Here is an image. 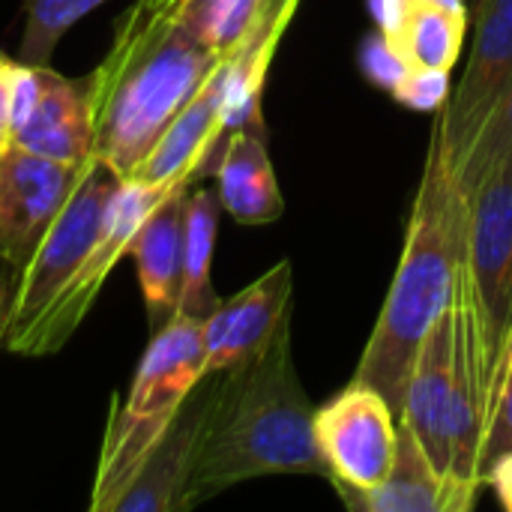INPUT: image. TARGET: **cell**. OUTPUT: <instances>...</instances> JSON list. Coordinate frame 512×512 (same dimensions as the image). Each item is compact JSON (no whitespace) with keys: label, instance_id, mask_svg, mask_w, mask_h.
<instances>
[{"label":"cell","instance_id":"obj_30","mask_svg":"<svg viewBox=\"0 0 512 512\" xmlns=\"http://www.w3.org/2000/svg\"><path fill=\"white\" fill-rule=\"evenodd\" d=\"M411 3H429V6L447 9V12H468V9H465V0H408V6H411Z\"/></svg>","mask_w":512,"mask_h":512},{"label":"cell","instance_id":"obj_19","mask_svg":"<svg viewBox=\"0 0 512 512\" xmlns=\"http://www.w3.org/2000/svg\"><path fill=\"white\" fill-rule=\"evenodd\" d=\"M219 195L213 189L186 192L183 210V279H180V303L177 315L207 321L222 303L213 291V249L219 231Z\"/></svg>","mask_w":512,"mask_h":512},{"label":"cell","instance_id":"obj_5","mask_svg":"<svg viewBox=\"0 0 512 512\" xmlns=\"http://www.w3.org/2000/svg\"><path fill=\"white\" fill-rule=\"evenodd\" d=\"M207 375L204 321L174 315L150 336L129 393L111 399V414L99 450L90 492V512H111L141 459L180 411L183 399Z\"/></svg>","mask_w":512,"mask_h":512},{"label":"cell","instance_id":"obj_18","mask_svg":"<svg viewBox=\"0 0 512 512\" xmlns=\"http://www.w3.org/2000/svg\"><path fill=\"white\" fill-rule=\"evenodd\" d=\"M342 504L357 512H459L447 477L429 462L411 429L399 420V450L390 474L369 492L336 489Z\"/></svg>","mask_w":512,"mask_h":512},{"label":"cell","instance_id":"obj_2","mask_svg":"<svg viewBox=\"0 0 512 512\" xmlns=\"http://www.w3.org/2000/svg\"><path fill=\"white\" fill-rule=\"evenodd\" d=\"M468 210L471 198L459 189L444 138L435 126L408 219L402 258L354 372V381L375 387L390 402L396 417L402 414L405 387L423 339L453 306L468 237Z\"/></svg>","mask_w":512,"mask_h":512},{"label":"cell","instance_id":"obj_29","mask_svg":"<svg viewBox=\"0 0 512 512\" xmlns=\"http://www.w3.org/2000/svg\"><path fill=\"white\" fill-rule=\"evenodd\" d=\"M6 306H9V279L0 264V351H3V333H6Z\"/></svg>","mask_w":512,"mask_h":512},{"label":"cell","instance_id":"obj_6","mask_svg":"<svg viewBox=\"0 0 512 512\" xmlns=\"http://www.w3.org/2000/svg\"><path fill=\"white\" fill-rule=\"evenodd\" d=\"M183 186H192V183H144L135 177L120 180L105 204L99 237L90 246V252L84 255L78 273L57 294V300L39 315V321L15 342V348L9 354H21V357L57 354L72 339V333L81 327V321L90 315V309H93L102 285L108 282L111 270L117 267V261L123 255H129V246H132V237L138 234V228L147 222V216L162 201H168Z\"/></svg>","mask_w":512,"mask_h":512},{"label":"cell","instance_id":"obj_10","mask_svg":"<svg viewBox=\"0 0 512 512\" xmlns=\"http://www.w3.org/2000/svg\"><path fill=\"white\" fill-rule=\"evenodd\" d=\"M512 84V0H477L474 45L459 87L438 108V132L456 168Z\"/></svg>","mask_w":512,"mask_h":512},{"label":"cell","instance_id":"obj_24","mask_svg":"<svg viewBox=\"0 0 512 512\" xmlns=\"http://www.w3.org/2000/svg\"><path fill=\"white\" fill-rule=\"evenodd\" d=\"M390 96L411 111H438L450 99V72L447 69H408Z\"/></svg>","mask_w":512,"mask_h":512},{"label":"cell","instance_id":"obj_20","mask_svg":"<svg viewBox=\"0 0 512 512\" xmlns=\"http://www.w3.org/2000/svg\"><path fill=\"white\" fill-rule=\"evenodd\" d=\"M468 12H447L429 3H411L402 21L387 33L408 69H453L465 42Z\"/></svg>","mask_w":512,"mask_h":512},{"label":"cell","instance_id":"obj_28","mask_svg":"<svg viewBox=\"0 0 512 512\" xmlns=\"http://www.w3.org/2000/svg\"><path fill=\"white\" fill-rule=\"evenodd\" d=\"M369 9H372L378 27L390 33L402 21V15L408 9V0H369Z\"/></svg>","mask_w":512,"mask_h":512},{"label":"cell","instance_id":"obj_23","mask_svg":"<svg viewBox=\"0 0 512 512\" xmlns=\"http://www.w3.org/2000/svg\"><path fill=\"white\" fill-rule=\"evenodd\" d=\"M360 69H363V75H366L375 87L393 93L396 84L405 78L408 63L402 60V54H399L396 45L390 42L387 30L378 27V30H372V33L360 42Z\"/></svg>","mask_w":512,"mask_h":512},{"label":"cell","instance_id":"obj_7","mask_svg":"<svg viewBox=\"0 0 512 512\" xmlns=\"http://www.w3.org/2000/svg\"><path fill=\"white\" fill-rule=\"evenodd\" d=\"M120 177H114L102 162L90 159L78 186L72 189L69 201L15 276L9 288L6 306V333L3 351H12L15 342L39 321V315L57 300V294L69 285L78 273L84 255L99 237L105 204L114 192Z\"/></svg>","mask_w":512,"mask_h":512},{"label":"cell","instance_id":"obj_9","mask_svg":"<svg viewBox=\"0 0 512 512\" xmlns=\"http://www.w3.org/2000/svg\"><path fill=\"white\" fill-rule=\"evenodd\" d=\"M12 144L60 165L93 159V102L87 78L18 60L12 87Z\"/></svg>","mask_w":512,"mask_h":512},{"label":"cell","instance_id":"obj_11","mask_svg":"<svg viewBox=\"0 0 512 512\" xmlns=\"http://www.w3.org/2000/svg\"><path fill=\"white\" fill-rule=\"evenodd\" d=\"M84 168L51 162L15 144L0 153V264L9 288L69 201Z\"/></svg>","mask_w":512,"mask_h":512},{"label":"cell","instance_id":"obj_27","mask_svg":"<svg viewBox=\"0 0 512 512\" xmlns=\"http://www.w3.org/2000/svg\"><path fill=\"white\" fill-rule=\"evenodd\" d=\"M483 483H486V489H492V492L498 495L501 507L512 512V453L498 456V459L489 465Z\"/></svg>","mask_w":512,"mask_h":512},{"label":"cell","instance_id":"obj_4","mask_svg":"<svg viewBox=\"0 0 512 512\" xmlns=\"http://www.w3.org/2000/svg\"><path fill=\"white\" fill-rule=\"evenodd\" d=\"M453 315L489 432L512 345V150L471 195Z\"/></svg>","mask_w":512,"mask_h":512},{"label":"cell","instance_id":"obj_8","mask_svg":"<svg viewBox=\"0 0 512 512\" xmlns=\"http://www.w3.org/2000/svg\"><path fill=\"white\" fill-rule=\"evenodd\" d=\"M312 426L333 489L369 492L390 474L399 450V417L375 387L351 381L315 408Z\"/></svg>","mask_w":512,"mask_h":512},{"label":"cell","instance_id":"obj_3","mask_svg":"<svg viewBox=\"0 0 512 512\" xmlns=\"http://www.w3.org/2000/svg\"><path fill=\"white\" fill-rule=\"evenodd\" d=\"M219 54L186 27L138 33L114 27L111 48L87 75L93 102V159L114 177L135 174L174 114L219 66Z\"/></svg>","mask_w":512,"mask_h":512},{"label":"cell","instance_id":"obj_21","mask_svg":"<svg viewBox=\"0 0 512 512\" xmlns=\"http://www.w3.org/2000/svg\"><path fill=\"white\" fill-rule=\"evenodd\" d=\"M108 0H21L24 33L18 45V60L27 66H51L60 39L84 15L105 6Z\"/></svg>","mask_w":512,"mask_h":512},{"label":"cell","instance_id":"obj_25","mask_svg":"<svg viewBox=\"0 0 512 512\" xmlns=\"http://www.w3.org/2000/svg\"><path fill=\"white\" fill-rule=\"evenodd\" d=\"M504 453H512V381L504 387V393L498 399V408H495V417L489 423L483 453H480V477H486L489 465Z\"/></svg>","mask_w":512,"mask_h":512},{"label":"cell","instance_id":"obj_15","mask_svg":"<svg viewBox=\"0 0 512 512\" xmlns=\"http://www.w3.org/2000/svg\"><path fill=\"white\" fill-rule=\"evenodd\" d=\"M453 360H456V315L450 306L423 339L399 414V420L411 429V435L417 438L429 462L447 477V483H450V453H453V387H456Z\"/></svg>","mask_w":512,"mask_h":512},{"label":"cell","instance_id":"obj_1","mask_svg":"<svg viewBox=\"0 0 512 512\" xmlns=\"http://www.w3.org/2000/svg\"><path fill=\"white\" fill-rule=\"evenodd\" d=\"M312 420L315 408L294 366L288 318L255 360L216 372L183 510L270 474L330 480L315 444Z\"/></svg>","mask_w":512,"mask_h":512},{"label":"cell","instance_id":"obj_31","mask_svg":"<svg viewBox=\"0 0 512 512\" xmlns=\"http://www.w3.org/2000/svg\"><path fill=\"white\" fill-rule=\"evenodd\" d=\"M512 381V345H510V354H507V369H504V387ZM504 387H501V393H504Z\"/></svg>","mask_w":512,"mask_h":512},{"label":"cell","instance_id":"obj_17","mask_svg":"<svg viewBox=\"0 0 512 512\" xmlns=\"http://www.w3.org/2000/svg\"><path fill=\"white\" fill-rule=\"evenodd\" d=\"M213 177L222 210L240 225H270L285 213V198L267 153V135L249 129L231 132Z\"/></svg>","mask_w":512,"mask_h":512},{"label":"cell","instance_id":"obj_22","mask_svg":"<svg viewBox=\"0 0 512 512\" xmlns=\"http://www.w3.org/2000/svg\"><path fill=\"white\" fill-rule=\"evenodd\" d=\"M512 150V84L498 99L492 114L486 117L483 129L477 132L474 144L468 147L465 159L453 168V177L459 189L471 198L477 186L486 180V174Z\"/></svg>","mask_w":512,"mask_h":512},{"label":"cell","instance_id":"obj_16","mask_svg":"<svg viewBox=\"0 0 512 512\" xmlns=\"http://www.w3.org/2000/svg\"><path fill=\"white\" fill-rule=\"evenodd\" d=\"M189 186L162 201L132 237L129 255L135 258L138 285L150 321V333L165 327L177 315L180 279H183V210Z\"/></svg>","mask_w":512,"mask_h":512},{"label":"cell","instance_id":"obj_13","mask_svg":"<svg viewBox=\"0 0 512 512\" xmlns=\"http://www.w3.org/2000/svg\"><path fill=\"white\" fill-rule=\"evenodd\" d=\"M294 306V270L291 261H279L249 288L222 300L204 321L207 372H228L255 360L291 318Z\"/></svg>","mask_w":512,"mask_h":512},{"label":"cell","instance_id":"obj_12","mask_svg":"<svg viewBox=\"0 0 512 512\" xmlns=\"http://www.w3.org/2000/svg\"><path fill=\"white\" fill-rule=\"evenodd\" d=\"M216 372H207L195 390L183 399L174 420L165 426L159 441L141 459L123 492L114 498L111 512H183L186 486L192 477L198 441L210 411Z\"/></svg>","mask_w":512,"mask_h":512},{"label":"cell","instance_id":"obj_26","mask_svg":"<svg viewBox=\"0 0 512 512\" xmlns=\"http://www.w3.org/2000/svg\"><path fill=\"white\" fill-rule=\"evenodd\" d=\"M18 57L0 51V153L12 147V87H15Z\"/></svg>","mask_w":512,"mask_h":512},{"label":"cell","instance_id":"obj_14","mask_svg":"<svg viewBox=\"0 0 512 512\" xmlns=\"http://www.w3.org/2000/svg\"><path fill=\"white\" fill-rule=\"evenodd\" d=\"M222 102H225V57L198 87V93L174 114L150 153L135 168V180L144 183H195L216 171L222 138Z\"/></svg>","mask_w":512,"mask_h":512}]
</instances>
